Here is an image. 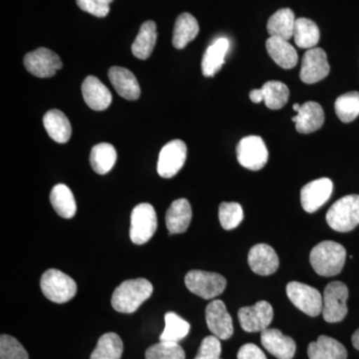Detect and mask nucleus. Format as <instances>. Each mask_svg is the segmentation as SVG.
<instances>
[{
    "label": "nucleus",
    "instance_id": "nucleus-1",
    "mask_svg": "<svg viewBox=\"0 0 359 359\" xmlns=\"http://www.w3.org/2000/svg\"><path fill=\"white\" fill-rule=\"evenodd\" d=\"M152 283L146 278H135L123 282L113 292V309L118 313H133L153 294Z\"/></svg>",
    "mask_w": 359,
    "mask_h": 359
},
{
    "label": "nucleus",
    "instance_id": "nucleus-2",
    "mask_svg": "<svg viewBox=\"0 0 359 359\" xmlns=\"http://www.w3.org/2000/svg\"><path fill=\"white\" fill-rule=\"evenodd\" d=\"M346 250L344 245L334 241H325L311 250L309 261L318 275L334 276L344 269Z\"/></svg>",
    "mask_w": 359,
    "mask_h": 359
},
{
    "label": "nucleus",
    "instance_id": "nucleus-3",
    "mask_svg": "<svg viewBox=\"0 0 359 359\" xmlns=\"http://www.w3.org/2000/svg\"><path fill=\"white\" fill-rule=\"evenodd\" d=\"M327 222L337 231L354 230L359 224V196L348 195L337 200L327 212Z\"/></svg>",
    "mask_w": 359,
    "mask_h": 359
},
{
    "label": "nucleus",
    "instance_id": "nucleus-4",
    "mask_svg": "<svg viewBox=\"0 0 359 359\" xmlns=\"http://www.w3.org/2000/svg\"><path fill=\"white\" fill-rule=\"evenodd\" d=\"M42 292L49 301L65 304L71 301L77 292V285L72 278L59 269H47L40 280Z\"/></svg>",
    "mask_w": 359,
    "mask_h": 359
},
{
    "label": "nucleus",
    "instance_id": "nucleus-5",
    "mask_svg": "<svg viewBox=\"0 0 359 359\" xmlns=\"http://www.w3.org/2000/svg\"><path fill=\"white\" fill-rule=\"evenodd\" d=\"M158 228L157 214L148 203L137 205L131 212L130 238L135 245H144L155 235Z\"/></svg>",
    "mask_w": 359,
    "mask_h": 359
},
{
    "label": "nucleus",
    "instance_id": "nucleus-6",
    "mask_svg": "<svg viewBox=\"0 0 359 359\" xmlns=\"http://www.w3.org/2000/svg\"><path fill=\"white\" fill-rule=\"evenodd\" d=\"M186 287L191 292L205 299H212L223 294L226 280L219 273L193 269L185 276Z\"/></svg>",
    "mask_w": 359,
    "mask_h": 359
},
{
    "label": "nucleus",
    "instance_id": "nucleus-7",
    "mask_svg": "<svg viewBox=\"0 0 359 359\" xmlns=\"http://www.w3.org/2000/svg\"><path fill=\"white\" fill-rule=\"evenodd\" d=\"M348 287L346 283L332 282L328 283L323 295V316L330 323H339L346 318Z\"/></svg>",
    "mask_w": 359,
    "mask_h": 359
},
{
    "label": "nucleus",
    "instance_id": "nucleus-8",
    "mask_svg": "<svg viewBox=\"0 0 359 359\" xmlns=\"http://www.w3.org/2000/svg\"><path fill=\"white\" fill-rule=\"evenodd\" d=\"M287 294L294 306L311 318H316L323 313V295L311 285L290 282L287 285Z\"/></svg>",
    "mask_w": 359,
    "mask_h": 359
},
{
    "label": "nucleus",
    "instance_id": "nucleus-9",
    "mask_svg": "<svg viewBox=\"0 0 359 359\" xmlns=\"http://www.w3.org/2000/svg\"><path fill=\"white\" fill-rule=\"evenodd\" d=\"M237 157L238 163L245 169L259 171L268 163L269 151L263 138L250 135L238 143Z\"/></svg>",
    "mask_w": 359,
    "mask_h": 359
},
{
    "label": "nucleus",
    "instance_id": "nucleus-10",
    "mask_svg": "<svg viewBox=\"0 0 359 359\" xmlns=\"http://www.w3.org/2000/svg\"><path fill=\"white\" fill-rule=\"evenodd\" d=\"M187 146L183 141L173 140L161 150L157 171L162 178H173L183 168L187 159Z\"/></svg>",
    "mask_w": 359,
    "mask_h": 359
},
{
    "label": "nucleus",
    "instance_id": "nucleus-11",
    "mask_svg": "<svg viewBox=\"0 0 359 359\" xmlns=\"http://www.w3.org/2000/svg\"><path fill=\"white\" fill-rule=\"evenodd\" d=\"M25 66L34 76L48 78L54 76L62 68V61L55 52L42 47L26 54Z\"/></svg>",
    "mask_w": 359,
    "mask_h": 359
},
{
    "label": "nucleus",
    "instance_id": "nucleus-12",
    "mask_svg": "<svg viewBox=\"0 0 359 359\" xmlns=\"http://www.w3.org/2000/svg\"><path fill=\"white\" fill-rule=\"evenodd\" d=\"M241 327L247 332H264L273 318V309L268 302L261 301L252 306L240 309L238 313Z\"/></svg>",
    "mask_w": 359,
    "mask_h": 359
},
{
    "label": "nucleus",
    "instance_id": "nucleus-13",
    "mask_svg": "<svg viewBox=\"0 0 359 359\" xmlns=\"http://www.w3.org/2000/svg\"><path fill=\"white\" fill-rule=\"evenodd\" d=\"M330 71L327 53L323 49L314 47L306 51L302 58L299 77L304 83H318L327 77Z\"/></svg>",
    "mask_w": 359,
    "mask_h": 359
},
{
    "label": "nucleus",
    "instance_id": "nucleus-14",
    "mask_svg": "<svg viewBox=\"0 0 359 359\" xmlns=\"http://www.w3.org/2000/svg\"><path fill=\"white\" fill-rule=\"evenodd\" d=\"M205 321L210 332L219 339H231L233 334V320L223 301L215 299L208 304Z\"/></svg>",
    "mask_w": 359,
    "mask_h": 359
},
{
    "label": "nucleus",
    "instance_id": "nucleus-15",
    "mask_svg": "<svg viewBox=\"0 0 359 359\" xmlns=\"http://www.w3.org/2000/svg\"><path fill=\"white\" fill-rule=\"evenodd\" d=\"M334 183L328 178L309 182L301 191V203L304 211L314 212L332 197Z\"/></svg>",
    "mask_w": 359,
    "mask_h": 359
},
{
    "label": "nucleus",
    "instance_id": "nucleus-16",
    "mask_svg": "<svg viewBox=\"0 0 359 359\" xmlns=\"http://www.w3.org/2000/svg\"><path fill=\"white\" fill-rule=\"evenodd\" d=\"M248 263L257 275L271 276L278 271L280 259L271 245L259 244L250 250Z\"/></svg>",
    "mask_w": 359,
    "mask_h": 359
},
{
    "label": "nucleus",
    "instance_id": "nucleus-17",
    "mask_svg": "<svg viewBox=\"0 0 359 359\" xmlns=\"http://www.w3.org/2000/svg\"><path fill=\"white\" fill-rule=\"evenodd\" d=\"M261 341L264 348L278 359L294 358L297 344L292 337L276 328H266L262 332Z\"/></svg>",
    "mask_w": 359,
    "mask_h": 359
},
{
    "label": "nucleus",
    "instance_id": "nucleus-18",
    "mask_svg": "<svg viewBox=\"0 0 359 359\" xmlns=\"http://www.w3.org/2000/svg\"><path fill=\"white\" fill-rule=\"evenodd\" d=\"M297 113V116L292 118V121L299 133H313L320 130L325 123V111L318 102L309 101L304 103Z\"/></svg>",
    "mask_w": 359,
    "mask_h": 359
},
{
    "label": "nucleus",
    "instance_id": "nucleus-19",
    "mask_svg": "<svg viewBox=\"0 0 359 359\" xmlns=\"http://www.w3.org/2000/svg\"><path fill=\"white\" fill-rule=\"evenodd\" d=\"M82 95L87 105L95 111L107 109L112 102L110 90L95 76H88L84 80Z\"/></svg>",
    "mask_w": 359,
    "mask_h": 359
},
{
    "label": "nucleus",
    "instance_id": "nucleus-20",
    "mask_svg": "<svg viewBox=\"0 0 359 359\" xmlns=\"http://www.w3.org/2000/svg\"><path fill=\"white\" fill-rule=\"evenodd\" d=\"M108 76L116 91L123 98L132 101L139 99L141 95L140 85L131 71L115 66L110 68Z\"/></svg>",
    "mask_w": 359,
    "mask_h": 359
},
{
    "label": "nucleus",
    "instance_id": "nucleus-21",
    "mask_svg": "<svg viewBox=\"0 0 359 359\" xmlns=\"http://www.w3.org/2000/svg\"><path fill=\"white\" fill-rule=\"evenodd\" d=\"M192 221V208L186 199L174 201L168 209L166 226L170 235L183 233L188 230Z\"/></svg>",
    "mask_w": 359,
    "mask_h": 359
},
{
    "label": "nucleus",
    "instance_id": "nucleus-22",
    "mask_svg": "<svg viewBox=\"0 0 359 359\" xmlns=\"http://www.w3.org/2000/svg\"><path fill=\"white\" fill-rule=\"evenodd\" d=\"M266 47L269 55L280 67L292 69L297 66L299 56L289 40L269 36L266 40Z\"/></svg>",
    "mask_w": 359,
    "mask_h": 359
},
{
    "label": "nucleus",
    "instance_id": "nucleus-23",
    "mask_svg": "<svg viewBox=\"0 0 359 359\" xmlns=\"http://www.w3.org/2000/svg\"><path fill=\"white\" fill-rule=\"evenodd\" d=\"M230 49V40L218 39L205 50L202 60V72L205 77H212L222 69L226 53Z\"/></svg>",
    "mask_w": 359,
    "mask_h": 359
},
{
    "label": "nucleus",
    "instance_id": "nucleus-24",
    "mask_svg": "<svg viewBox=\"0 0 359 359\" xmlns=\"http://www.w3.org/2000/svg\"><path fill=\"white\" fill-rule=\"evenodd\" d=\"M309 359H346L347 351L344 344L327 335H320L308 347Z\"/></svg>",
    "mask_w": 359,
    "mask_h": 359
},
{
    "label": "nucleus",
    "instance_id": "nucleus-25",
    "mask_svg": "<svg viewBox=\"0 0 359 359\" xmlns=\"http://www.w3.org/2000/svg\"><path fill=\"white\" fill-rule=\"evenodd\" d=\"M44 128L49 137L57 143L65 144L69 141L72 128L68 118L60 110H50L44 115Z\"/></svg>",
    "mask_w": 359,
    "mask_h": 359
},
{
    "label": "nucleus",
    "instance_id": "nucleus-26",
    "mask_svg": "<svg viewBox=\"0 0 359 359\" xmlns=\"http://www.w3.org/2000/svg\"><path fill=\"white\" fill-rule=\"evenodd\" d=\"M295 20L292 9L282 8L276 11L269 18L266 25L269 36L290 40L294 37Z\"/></svg>",
    "mask_w": 359,
    "mask_h": 359
},
{
    "label": "nucleus",
    "instance_id": "nucleus-27",
    "mask_svg": "<svg viewBox=\"0 0 359 359\" xmlns=\"http://www.w3.org/2000/svg\"><path fill=\"white\" fill-rule=\"evenodd\" d=\"M199 23L190 13L180 14L175 23L173 45L175 48L183 49L199 34Z\"/></svg>",
    "mask_w": 359,
    "mask_h": 359
},
{
    "label": "nucleus",
    "instance_id": "nucleus-28",
    "mask_svg": "<svg viewBox=\"0 0 359 359\" xmlns=\"http://www.w3.org/2000/svg\"><path fill=\"white\" fill-rule=\"evenodd\" d=\"M157 42V25L154 21L148 20L142 25L140 32L132 44L135 57L145 60L150 57Z\"/></svg>",
    "mask_w": 359,
    "mask_h": 359
},
{
    "label": "nucleus",
    "instance_id": "nucleus-29",
    "mask_svg": "<svg viewBox=\"0 0 359 359\" xmlns=\"http://www.w3.org/2000/svg\"><path fill=\"white\" fill-rule=\"evenodd\" d=\"M50 203L59 216L71 219L77 212L76 201L67 186L58 184L52 189Z\"/></svg>",
    "mask_w": 359,
    "mask_h": 359
},
{
    "label": "nucleus",
    "instance_id": "nucleus-30",
    "mask_svg": "<svg viewBox=\"0 0 359 359\" xmlns=\"http://www.w3.org/2000/svg\"><path fill=\"white\" fill-rule=\"evenodd\" d=\"M117 161V151L109 143H100L94 146L90 153V164L99 175L109 173Z\"/></svg>",
    "mask_w": 359,
    "mask_h": 359
},
{
    "label": "nucleus",
    "instance_id": "nucleus-31",
    "mask_svg": "<svg viewBox=\"0 0 359 359\" xmlns=\"http://www.w3.org/2000/svg\"><path fill=\"white\" fill-rule=\"evenodd\" d=\"M320 28L314 21L304 18L295 20L294 39L299 48L313 49L320 42Z\"/></svg>",
    "mask_w": 359,
    "mask_h": 359
},
{
    "label": "nucleus",
    "instance_id": "nucleus-32",
    "mask_svg": "<svg viewBox=\"0 0 359 359\" xmlns=\"http://www.w3.org/2000/svg\"><path fill=\"white\" fill-rule=\"evenodd\" d=\"M190 330L191 325L188 321L173 311H170L165 314V328L164 332L160 335V341L179 344L189 334Z\"/></svg>",
    "mask_w": 359,
    "mask_h": 359
},
{
    "label": "nucleus",
    "instance_id": "nucleus-33",
    "mask_svg": "<svg viewBox=\"0 0 359 359\" xmlns=\"http://www.w3.org/2000/svg\"><path fill=\"white\" fill-rule=\"evenodd\" d=\"M123 349L124 346L119 335L108 332L99 339L90 359H121Z\"/></svg>",
    "mask_w": 359,
    "mask_h": 359
},
{
    "label": "nucleus",
    "instance_id": "nucleus-34",
    "mask_svg": "<svg viewBox=\"0 0 359 359\" xmlns=\"http://www.w3.org/2000/svg\"><path fill=\"white\" fill-rule=\"evenodd\" d=\"M264 102L271 110L282 109L290 98V90L287 85L280 81H269L262 87Z\"/></svg>",
    "mask_w": 359,
    "mask_h": 359
},
{
    "label": "nucleus",
    "instance_id": "nucleus-35",
    "mask_svg": "<svg viewBox=\"0 0 359 359\" xmlns=\"http://www.w3.org/2000/svg\"><path fill=\"white\" fill-rule=\"evenodd\" d=\"M334 109L340 121H354L359 116V92H348L340 95L335 101Z\"/></svg>",
    "mask_w": 359,
    "mask_h": 359
},
{
    "label": "nucleus",
    "instance_id": "nucleus-36",
    "mask_svg": "<svg viewBox=\"0 0 359 359\" xmlns=\"http://www.w3.org/2000/svg\"><path fill=\"white\" fill-rule=\"evenodd\" d=\"M219 219L224 230L231 231L237 228L244 219V211L238 203L224 202L219 207Z\"/></svg>",
    "mask_w": 359,
    "mask_h": 359
},
{
    "label": "nucleus",
    "instance_id": "nucleus-37",
    "mask_svg": "<svg viewBox=\"0 0 359 359\" xmlns=\"http://www.w3.org/2000/svg\"><path fill=\"white\" fill-rule=\"evenodd\" d=\"M146 359H185L183 347L175 342L160 341L146 351Z\"/></svg>",
    "mask_w": 359,
    "mask_h": 359
},
{
    "label": "nucleus",
    "instance_id": "nucleus-38",
    "mask_svg": "<svg viewBox=\"0 0 359 359\" xmlns=\"http://www.w3.org/2000/svg\"><path fill=\"white\" fill-rule=\"evenodd\" d=\"M0 359H29L27 351L18 339L11 335L0 337Z\"/></svg>",
    "mask_w": 359,
    "mask_h": 359
},
{
    "label": "nucleus",
    "instance_id": "nucleus-39",
    "mask_svg": "<svg viewBox=\"0 0 359 359\" xmlns=\"http://www.w3.org/2000/svg\"><path fill=\"white\" fill-rule=\"evenodd\" d=\"M222 346L218 337L215 335L203 339L195 359H221Z\"/></svg>",
    "mask_w": 359,
    "mask_h": 359
},
{
    "label": "nucleus",
    "instance_id": "nucleus-40",
    "mask_svg": "<svg viewBox=\"0 0 359 359\" xmlns=\"http://www.w3.org/2000/svg\"><path fill=\"white\" fill-rule=\"evenodd\" d=\"M76 4L85 13L96 18H105L110 11V6L100 0H76Z\"/></svg>",
    "mask_w": 359,
    "mask_h": 359
},
{
    "label": "nucleus",
    "instance_id": "nucleus-41",
    "mask_svg": "<svg viewBox=\"0 0 359 359\" xmlns=\"http://www.w3.org/2000/svg\"><path fill=\"white\" fill-rule=\"evenodd\" d=\"M238 359H266V356L256 344H247L238 351Z\"/></svg>",
    "mask_w": 359,
    "mask_h": 359
},
{
    "label": "nucleus",
    "instance_id": "nucleus-42",
    "mask_svg": "<svg viewBox=\"0 0 359 359\" xmlns=\"http://www.w3.org/2000/svg\"><path fill=\"white\" fill-rule=\"evenodd\" d=\"M250 101L256 104L264 102L263 90H262V88L252 90V91L250 92Z\"/></svg>",
    "mask_w": 359,
    "mask_h": 359
},
{
    "label": "nucleus",
    "instance_id": "nucleus-43",
    "mask_svg": "<svg viewBox=\"0 0 359 359\" xmlns=\"http://www.w3.org/2000/svg\"><path fill=\"white\" fill-rule=\"evenodd\" d=\"M351 341H353L354 348H356L358 351H359V328L353 334V337H351Z\"/></svg>",
    "mask_w": 359,
    "mask_h": 359
},
{
    "label": "nucleus",
    "instance_id": "nucleus-44",
    "mask_svg": "<svg viewBox=\"0 0 359 359\" xmlns=\"http://www.w3.org/2000/svg\"><path fill=\"white\" fill-rule=\"evenodd\" d=\"M301 104H299V103H294V106H292V108H294V110L295 111V112H297V111L299 110V108H301Z\"/></svg>",
    "mask_w": 359,
    "mask_h": 359
},
{
    "label": "nucleus",
    "instance_id": "nucleus-45",
    "mask_svg": "<svg viewBox=\"0 0 359 359\" xmlns=\"http://www.w3.org/2000/svg\"><path fill=\"white\" fill-rule=\"evenodd\" d=\"M100 1H102L103 4H108V6H110L111 2H113V0H100Z\"/></svg>",
    "mask_w": 359,
    "mask_h": 359
}]
</instances>
